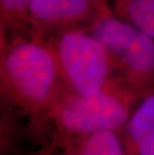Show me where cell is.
Returning a JSON list of instances; mask_svg holds the SVG:
<instances>
[{"label":"cell","mask_w":154,"mask_h":155,"mask_svg":"<svg viewBox=\"0 0 154 155\" xmlns=\"http://www.w3.org/2000/svg\"><path fill=\"white\" fill-rule=\"evenodd\" d=\"M89 32L109 55L116 76L142 94L153 90V39L131 23L114 17L98 19Z\"/></svg>","instance_id":"277c9868"},{"label":"cell","mask_w":154,"mask_h":155,"mask_svg":"<svg viewBox=\"0 0 154 155\" xmlns=\"http://www.w3.org/2000/svg\"><path fill=\"white\" fill-rule=\"evenodd\" d=\"M143 95L118 76L89 96L63 91L48 112L55 143L66 150L91 135L121 131Z\"/></svg>","instance_id":"6da1fadb"},{"label":"cell","mask_w":154,"mask_h":155,"mask_svg":"<svg viewBox=\"0 0 154 155\" xmlns=\"http://www.w3.org/2000/svg\"><path fill=\"white\" fill-rule=\"evenodd\" d=\"M31 0H1L2 7L9 13H19L25 10Z\"/></svg>","instance_id":"9c48e42d"},{"label":"cell","mask_w":154,"mask_h":155,"mask_svg":"<svg viewBox=\"0 0 154 155\" xmlns=\"http://www.w3.org/2000/svg\"><path fill=\"white\" fill-rule=\"evenodd\" d=\"M63 151H68L70 155H124L121 131L91 135L74 147Z\"/></svg>","instance_id":"52a82bcc"},{"label":"cell","mask_w":154,"mask_h":155,"mask_svg":"<svg viewBox=\"0 0 154 155\" xmlns=\"http://www.w3.org/2000/svg\"><path fill=\"white\" fill-rule=\"evenodd\" d=\"M121 136L124 155H154V89L140 99Z\"/></svg>","instance_id":"5b68a950"},{"label":"cell","mask_w":154,"mask_h":155,"mask_svg":"<svg viewBox=\"0 0 154 155\" xmlns=\"http://www.w3.org/2000/svg\"><path fill=\"white\" fill-rule=\"evenodd\" d=\"M28 155H56V154L53 153V146H48Z\"/></svg>","instance_id":"30bf717a"},{"label":"cell","mask_w":154,"mask_h":155,"mask_svg":"<svg viewBox=\"0 0 154 155\" xmlns=\"http://www.w3.org/2000/svg\"><path fill=\"white\" fill-rule=\"evenodd\" d=\"M58 155H70V153L68 152V151H63V153H62V154H58Z\"/></svg>","instance_id":"8fae6325"},{"label":"cell","mask_w":154,"mask_h":155,"mask_svg":"<svg viewBox=\"0 0 154 155\" xmlns=\"http://www.w3.org/2000/svg\"><path fill=\"white\" fill-rule=\"evenodd\" d=\"M88 0H31L29 12L43 29L69 31L71 24L84 17Z\"/></svg>","instance_id":"8992f818"},{"label":"cell","mask_w":154,"mask_h":155,"mask_svg":"<svg viewBox=\"0 0 154 155\" xmlns=\"http://www.w3.org/2000/svg\"><path fill=\"white\" fill-rule=\"evenodd\" d=\"M47 45L54 54L66 93L93 95L116 77L109 55L90 32L77 29L62 32L53 44Z\"/></svg>","instance_id":"3957f363"},{"label":"cell","mask_w":154,"mask_h":155,"mask_svg":"<svg viewBox=\"0 0 154 155\" xmlns=\"http://www.w3.org/2000/svg\"><path fill=\"white\" fill-rule=\"evenodd\" d=\"M126 11L129 23L154 40V0H131Z\"/></svg>","instance_id":"ba28073f"},{"label":"cell","mask_w":154,"mask_h":155,"mask_svg":"<svg viewBox=\"0 0 154 155\" xmlns=\"http://www.w3.org/2000/svg\"><path fill=\"white\" fill-rule=\"evenodd\" d=\"M1 98L27 116L48 120V112L63 92L50 47L40 41L9 46L1 60Z\"/></svg>","instance_id":"7a4b0ae2"}]
</instances>
